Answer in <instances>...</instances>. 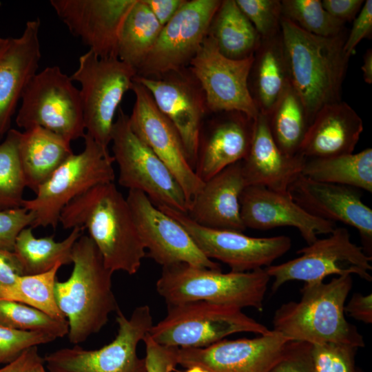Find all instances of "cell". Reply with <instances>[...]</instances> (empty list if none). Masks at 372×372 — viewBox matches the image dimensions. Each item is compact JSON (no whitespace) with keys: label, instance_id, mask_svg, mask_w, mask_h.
I'll return each mask as SVG.
<instances>
[{"label":"cell","instance_id":"cell-1","mask_svg":"<svg viewBox=\"0 0 372 372\" xmlns=\"http://www.w3.org/2000/svg\"><path fill=\"white\" fill-rule=\"evenodd\" d=\"M59 223L65 229H87L113 273L135 274L146 255L127 199L114 182L98 185L72 200L62 210Z\"/></svg>","mask_w":372,"mask_h":372},{"label":"cell","instance_id":"cell-2","mask_svg":"<svg viewBox=\"0 0 372 372\" xmlns=\"http://www.w3.org/2000/svg\"><path fill=\"white\" fill-rule=\"evenodd\" d=\"M280 34L290 84L311 124L319 110L342 101L349 59L344 51L346 37L344 33L329 37L312 34L283 17Z\"/></svg>","mask_w":372,"mask_h":372},{"label":"cell","instance_id":"cell-3","mask_svg":"<svg viewBox=\"0 0 372 372\" xmlns=\"http://www.w3.org/2000/svg\"><path fill=\"white\" fill-rule=\"evenodd\" d=\"M72 263L70 276L56 282L54 293L68 323L69 342L78 344L101 331L119 308L112 289L114 273L87 235L82 234L74 243Z\"/></svg>","mask_w":372,"mask_h":372},{"label":"cell","instance_id":"cell-4","mask_svg":"<svg viewBox=\"0 0 372 372\" xmlns=\"http://www.w3.org/2000/svg\"><path fill=\"white\" fill-rule=\"evenodd\" d=\"M352 287L351 275L335 277L327 283L304 284L299 301L283 303L276 310L272 330L311 344L334 342L364 347L363 336L344 316Z\"/></svg>","mask_w":372,"mask_h":372},{"label":"cell","instance_id":"cell-5","mask_svg":"<svg viewBox=\"0 0 372 372\" xmlns=\"http://www.w3.org/2000/svg\"><path fill=\"white\" fill-rule=\"evenodd\" d=\"M270 279L265 269L223 273L221 269L177 263L163 267L156 287L167 305L203 300L262 311Z\"/></svg>","mask_w":372,"mask_h":372},{"label":"cell","instance_id":"cell-6","mask_svg":"<svg viewBox=\"0 0 372 372\" xmlns=\"http://www.w3.org/2000/svg\"><path fill=\"white\" fill-rule=\"evenodd\" d=\"M84 148L68 157L37 189L35 197L24 200L23 207L32 213L30 227L56 228L62 210L72 200L92 187L113 183L115 178L112 155L85 134Z\"/></svg>","mask_w":372,"mask_h":372},{"label":"cell","instance_id":"cell-7","mask_svg":"<svg viewBox=\"0 0 372 372\" xmlns=\"http://www.w3.org/2000/svg\"><path fill=\"white\" fill-rule=\"evenodd\" d=\"M167 307L165 318L154 324L148 333L165 346L203 348L236 333L265 335L271 331L236 307L203 300Z\"/></svg>","mask_w":372,"mask_h":372},{"label":"cell","instance_id":"cell-8","mask_svg":"<svg viewBox=\"0 0 372 372\" xmlns=\"http://www.w3.org/2000/svg\"><path fill=\"white\" fill-rule=\"evenodd\" d=\"M111 143L118 167V183L143 192L153 204L187 214L189 205L180 184L164 163L132 130L129 116L118 110Z\"/></svg>","mask_w":372,"mask_h":372},{"label":"cell","instance_id":"cell-9","mask_svg":"<svg viewBox=\"0 0 372 372\" xmlns=\"http://www.w3.org/2000/svg\"><path fill=\"white\" fill-rule=\"evenodd\" d=\"M136 76V70L118 58H99L89 50L79 58L70 76L81 85L85 134L105 148L111 143L115 114Z\"/></svg>","mask_w":372,"mask_h":372},{"label":"cell","instance_id":"cell-10","mask_svg":"<svg viewBox=\"0 0 372 372\" xmlns=\"http://www.w3.org/2000/svg\"><path fill=\"white\" fill-rule=\"evenodd\" d=\"M15 121L24 130L41 127L70 142L83 138L80 90L59 66L47 67L27 85Z\"/></svg>","mask_w":372,"mask_h":372},{"label":"cell","instance_id":"cell-11","mask_svg":"<svg viewBox=\"0 0 372 372\" xmlns=\"http://www.w3.org/2000/svg\"><path fill=\"white\" fill-rule=\"evenodd\" d=\"M117 334L108 344L95 350L77 345L62 348L45 355L49 372H146L145 358L137 353L138 343L154 325L150 308L136 307L130 317L116 311Z\"/></svg>","mask_w":372,"mask_h":372},{"label":"cell","instance_id":"cell-12","mask_svg":"<svg viewBox=\"0 0 372 372\" xmlns=\"http://www.w3.org/2000/svg\"><path fill=\"white\" fill-rule=\"evenodd\" d=\"M299 257L265 268L273 279L271 291L276 292L285 282L298 280L305 284L323 282L331 275L355 274L371 282L372 256L362 247L352 242L344 227H335L329 236L319 239L296 252Z\"/></svg>","mask_w":372,"mask_h":372},{"label":"cell","instance_id":"cell-13","mask_svg":"<svg viewBox=\"0 0 372 372\" xmlns=\"http://www.w3.org/2000/svg\"><path fill=\"white\" fill-rule=\"evenodd\" d=\"M222 1L189 0L163 26L136 75L161 77L178 72L196 54Z\"/></svg>","mask_w":372,"mask_h":372},{"label":"cell","instance_id":"cell-14","mask_svg":"<svg viewBox=\"0 0 372 372\" xmlns=\"http://www.w3.org/2000/svg\"><path fill=\"white\" fill-rule=\"evenodd\" d=\"M254 54L243 59L223 55L207 36L189 63L192 76L202 90L207 109L214 112H236L255 119L259 111L249 87Z\"/></svg>","mask_w":372,"mask_h":372},{"label":"cell","instance_id":"cell-15","mask_svg":"<svg viewBox=\"0 0 372 372\" xmlns=\"http://www.w3.org/2000/svg\"><path fill=\"white\" fill-rule=\"evenodd\" d=\"M157 207L187 230L205 256L226 264L231 271L265 269L291 247V240L287 236L257 238L240 231L211 229L198 225L187 214L168 207Z\"/></svg>","mask_w":372,"mask_h":372},{"label":"cell","instance_id":"cell-16","mask_svg":"<svg viewBox=\"0 0 372 372\" xmlns=\"http://www.w3.org/2000/svg\"><path fill=\"white\" fill-rule=\"evenodd\" d=\"M126 199L145 250L156 263L221 269L218 263L203 254L177 220L156 207L143 192L130 189Z\"/></svg>","mask_w":372,"mask_h":372},{"label":"cell","instance_id":"cell-17","mask_svg":"<svg viewBox=\"0 0 372 372\" xmlns=\"http://www.w3.org/2000/svg\"><path fill=\"white\" fill-rule=\"evenodd\" d=\"M131 90L134 93L135 101L129 116L130 127L172 172L183 189L189 207L204 182L189 162L176 128L157 107L149 92L134 80Z\"/></svg>","mask_w":372,"mask_h":372},{"label":"cell","instance_id":"cell-18","mask_svg":"<svg viewBox=\"0 0 372 372\" xmlns=\"http://www.w3.org/2000/svg\"><path fill=\"white\" fill-rule=\"evenodd\" d=\"M291 340L273 330L254 338L222 340L203 348H178V364L209 372H270Z\"/></svg>","mask_w":372,"mask_h":372},{"label":"cell","instance_id":"cell-19","mask_svg":"<svg viewBox=\"0 0 372 372\" xmlns=\"http://www.w3.org/2000/svg\"><path fill=\"white\" fill-rule=\"evenodd\" d=\"M137 0H51L69 31L99 58H118L124 22Z\"/></svg>","mask_w":372,"mask_h":372},{"label":"cell","instance_id":"cell-20","mask_svg":"<svg viewBox=\"0 0 372 372\" xmlns=\"http://www.w3.org/2000/svg\"><path fill=\"white\" fill-rule=\"evenodd\" d=\"M181 72L157 78L136 75L134 80L149 92L157 107L174 126L194 169L207 106L198 83Z\"/></svg>","mask_w":372,"mask_h":372},{"label":"cell","instance_id":"cell-21","mask_svg":"<svg viewBox=\"0 0 372 372\" xmlns=\"http://www.w3.org/2000/svg\"><path fill=\"white\" fill-rule=\"evenodd\" d=\"M287 192L311 216L354 227L362 240L364 251L371 253L372 209L362 201L359 189L316 181L300 174L289 186Z\"/></svg>","mask_w":372,"mask_h":372},{"label":"cell","instance_id":"cell-22","mask_svg":"<svg viewBox=\"0 0 372 372\" xmlns=\"http://www.w3.org/2000/svg\"><path fill=\"white\" fill-rule=\"evenodd\" d=\"M240 216L245 228L269 230L293 227L310 245L318 234H329L335 223L314 217L300 207L289 196L261 185H248L240 198Z\"/></svg>","mask_w":372,"mask_h":372},{"label":"cell","instance_id":"cell-23","mask_svg":"<svg viewBox=\"0 0 372 372\" xmlns=\"http://www.w3.org/2000/svg\"><path fill=\"white\" fill-rule=\"evenodd\" d=\"M39 18L27 21L22 34L8 38L0 52V141L10 130L17 104L41 57Z\"/></svg>","mask_w":372,"mask_h":372},{"label":"cell","instance_id":"cell-24","mask_svg":"<svg viewBox=\"0 0 372 372\" xmlns=\"http://www.w3.org/2000/svg\"><path fill=\"white\" fill-rule=\"evenodd\" d=\"M246 186L240 161L203 183L187 215L205 227L243 232L240 198Z\"/></svg>","mask_w":372,"mask_h":372},{"label":"cell","instance_id":"cell-25","mask_svg":"<svg viewBox=\"0 0 372 372\" xmlns=\"http://www.w3.org/2000/svg\"><path fill=\"white\" fill-rule=\"evenodd\" d=\"M305 158L289 156L281 151L270 132L267 116L259 112L254 120L249 152L241 161L247 186L261 185L287 192L289 186L302 174Z\"/></svg>","mask_w":372,"mask_h":372},{"label":"cell","instance_id":"cell-26","mask_svg":"<svg viewBox=\"0 0 372 372\" xmlns=\"http://www.w3.org/2000/svg\"><path fill=\"white\" fill-rule=\"evenodd\" d=\"M224 113L200 141L194 171L203 182L243 160L251 145L255 119L240 112Z\"/></svg>","mask_w":372,"mask_h":372},{"label":"cell","instance_id":"cell-27","mask_svg":"<svg viewBox=\"0 0 372 372\" xmlns=\"http://www.w3.org/2000/svg\"><path fill=\"white\" fill-rule=\"evenodd\" d=\"M363 131V122L347 103L327 105L313 117L299 154L304 158L353 153Z\"/></svg>","mask_w":372,"mask_h":372},{"label":"cell","instance_id":"cell-28","mask_svg":"<svg viewBox=\"0 0 372 372\" xmlns=\"http://www.w3.org/2000/svg\"><path fill=\"white\" fill-rule=\"evenodd\" d=\"M290 85L280 32L261 39L254 54L249 87L260 113L267 116Z\"/></svg>","mask_w":372,"mask_h":372},{"label":"cell","instance_id":"cell-29","mask_svg":"<svg viewBox=\"0 0 372 372\" xmlns=\"http://www.w3.org/2000/svg\"><path fill=\"white\" fill-rule=\"evenodd\" d=\"M70 141L41 127L21 132L19 154L26 187L34 193L72 154Z\"/></svg>","mask_w":372,"mask_h":372},{"label":"cell","instance_id":"cell-30","mask_svg":"<svg viewBox=\"0 0 372 372\" xmlns=\"http://www.w3.org/2000/svg\"><path fill=\"white\" fill-rule=\"evenodd\" d=\"M219 52L231 59H243L254 54L261 38L237 5L236 0H223L209 30Z\"/></svg>","mask_w":372,"mask_h":372},{"label":"cell","instance_id":"cell-31","mask_svg":"<svg viewBox=\"0 0 372 372\" xmlns=\"http://www.w3.org/2000/svg\"><path fill=\"white\" fill-rule=\"evenodd\" d=\"M302 175L316 181L372 192V149L358 153L305 158Z\"/></svg>","mask_w":372,"mask_h":372},{"label":"cell","instance_id":"cell-32","mask_svg":"<svg viewBox=\"0 0 372 372\" xmlns=\"http://www.w3.org/2000/svg\"><path fill=\"white\" fill-rule=\"evenodd\" d=\"M83 231L74 227L65 238L56 241L53 235L37 238L32 227L23 229L16 239L13 250L23 267V275L42 273L58 264H71L74 245Z\"/></svg>","mask_w":372,"mask_h":372},{"label":"cell","instance_id":"cell-33","mask_svg":"<svg viewBox=\"0 0 372 372\" xmlns=\"http://www.w3.org/2000/svg\"><path fill=\"white\" fill-rule=\"evenodd\" d=\"M163 26L143 0H137L121 32L118 59L137 70L154 45Z\"/></svg>","mask_w":372,"mask_h":372},{"label":"cell","instance_id":"cell-34","mask_svg":"<svg viewBox=\"0 0 372 372\" xmlns=\"http://www.w3.org/2000/svg\"><path fill=\"white\" fill-rule=\"evenodd\" d=\"M266 116L271 136L281 151L289 156L299 154L310 122L301 99L291 84Z\"/></svg>","mask_w":372,"mask_h":372},{"label":"cell","instance_id":"cell-35","mask_svg":"<svg viewBox=\"0 0 372 372\" xmlns=\"http://www.w3.org/2000/svg\"><path fill=\"white\" fill-rule=\"evenodd\" d=\"M61 266L58 264L42 273L18 276L12 284L0 287V298L28 305L58 320H66L58 307L54 293L56 274Z\"/></svg>","mask_w":372,"mask_h":372},{"label":"cell","instance_id":"cell-36","mask_svg":"<svg viewBox=\"0 0 372 372\" xmlns=\"http://www.w3.org/2000/svg\"><path fill=\"white\" fill-rule=\"evenodd\" d=\"M21 132L10 129L0 143V210L23 207L26 188L19 154Z\"/></svg>","mask_w":372,"mask_h":372},{"label":"cell","instance_id":"cell-37","mask_svg":"<svg viewBox=\"0 0 372 372\" xmlns=\"http://www.w3.org/2000/svg\"><path fill=\"white\" fill-rule=\"evenodd\" d=\"M282 17L303 30L320 37H333L343 33L344 23L329 14L320 0H282Z\"/></svg>","mask_w":372,"mask_h":372},{"label":"cell","instance_id":"cell-38","mask_svg":"<svg viewBox=\"0 0 372 372\" xmlns=\"http://www.w3.org/2000/svg\"><path fill=\"white\" fill-rule=\"evenodd\" d=\"M0 323L19 330L45 333L56 339L68 333L67 320H58L28 305L2 298Z\"/></svg>","mask_w":372,"mask_h":372},{"label":"cell","instance_id":"cell-39","mask_svg":"<svg viewBox=\"0 0 372 372\" xmlns=\"http://www.w3.org/2000/svg\"><path fill=\"white\" fill-rule=\"evenodd\" d=\"M261 39L280 32L281 2L278 0H236Z\"/></svg>","mask_w":372,"mask_h":372},{"label":"cell","instance_id":"cell-40","mask_svg":"<svg viewBox=\"0 0 372 372\" xmlns=\"http://www.w3.org/2000/svg\"><path fill=\"white\" fill-rule=\"evenodd\" d=\"M358 349L334 342L311 344V355L315 372H358L355 366Z\"/></svg>","mask_w":372,"mask_h":372},{"label":"cell","instance_id":"cell-41","mask_svg":"<svg viewBox=\"0 0 372 372\" xmlns=\"http://www.w3.org/2000/svg\"><path fill=\"white\" fill-rule=\"evenodd\" d=\"M41 332L19 330L0 323V364H8L25 350L55 340Z\"/></svg>","mask_w":372,"mask_h":372},{"label":"cell","instance_id":"cell-42","mask_svg":"<svg viewBox=\"0 0 372 372\" xmlns=\"http://www.w3.org/2000/svg\"><path fill=\"white\" fill-rule=\"evenodd\" d=\"M34 219L32 213L23 207L0 210V249L13 251L18 235L31 227Z\"/></svg>","mask_w":372,"mask_h":372},{"label":"cell","instance_id":"cell-43","mask_svg":"<svg viewBox=\"0 0 372 372\" xmlns=\"http://www.w3.org/2000/svg\"><path fill=\"white\" fill-rule=\"evenodd\" d=\"M145 344L146 372H172L178 365V347L162 345L149 334L143 340Z\"/></svg>","mask_w":372,"mask_h":372},{"label":"cell","instance_id":"cell-44","mask_svg":"<svg viewBox=\"0 0 372 372\" xmlns=\"http://www.w3.org/2000/svg\"><path fill=\"white\" fill-rule=\"evenodd\" d=\"M310 343L291 340L282 359L270 372H315Z\"/></svg>","mask_w":372,"mask_h":372},{"label":"cell","instance_id":"cell-45","mask_svg":"<svg viewBox=\"0 0 372 372\" xmlns=\"http://www.w3.org/2000/svg\"><path fill=\"white\" fill-rule=\"evenodd\" d=\"M372 32V0L364 1L361 10L353 20V26L346 38L344 51L350 57L355 51L357 45Z\"/></svg>","mask_w":372,"mask_h":372},{"label":"cell","instance_id":"cell-46","mask_svg":"<svg viewBox=\"0 0 372 372\" xmlns=\"http://www.w3.org/2000/svg\"><path fill=\"white\" fill-rule=\"evenodd\" d=\"M363 0H323L324 10L335 19L345 23L354 19L361 10Z\"/></svg>","mask_w":372,"mask_h":372},{"label":"cell","instance_id":"cell-47","mask_svg":"<svg viewBox=\"0 0 372 372\" xmlns=\"http://www.w3.org/2000/svg\"><path fill=\"white\" fill-rule=\"evenodd\" d=\"M22 275L23 267L14 252L0 249V287L12 284Z\"/></svg>","mask_w":372,"mask_h":372},{"label":"cell","instance_id":"cell-48","mask_svg":"<svg viewBox=\"0 0 372 372\" xmlns=\"http://www.w3.org/2000/svg\"><path fill=\"white\" fill-rule=\"evenodd\" d=\"M344 312L355 319L366 324L372 323V295L354 293L344 306Z\"/></svg>","mask_w":372,"mask_h":372},{"label":"cell","instance_id":"cell-49","mask_svg":"<svg viewBox=\"0 0 372 372\" xmlns=\"http://www.w3.org/2000/svg\"><path fill=\"white\" fill-rule=\"evenodd\" d=\"M162 26L177 12L186 0H143Z\"/></svg>","mask_w":372,"mask_h":372},{"label":"cell","instance_id":"cell-50","mask_svg":"<svg viewBox=\"0 0 372 372\" xmlns=\"http://www.w3.org/2000/svg\"><path fill=\"white\" fill-rule=\"evenodd\" d=\"M43 360L39 353L38 347H33L1 368L0 372H30L37 364Z\"/></svg>","mask_w":372,"mask_h":372},{"label":"cell","instance_id":"cell-51","mask_svg":"<svg viewBox=\"0 0 372 372\" xmlns=\"http://www.w3.org/2000/svg\"><path fill=\"white\" fill-rule=\"evenodd\" d=\"M362 76L365 83L367 84L372 83V50L368 49L364 56L363 63L361 67Z\"/></svg>","mask_w":372,"mask_h":372},{"label":"cell","instance_id":"cell-52","mask_svg":"<svg viewBox=\"0 0 372 372\" xmlns=\"http://www.w3.org/2000/svg\"><path fill=\"white\" fill-rule=\"evenodd\" d=\"M30 372H47L44 360L37 364Z\"/></svg>","mask_w":372,"mask_h":372},{"label":"cell","instance_id":"cell-53","mask_svg":"<svg viewBox=\"0 0 372 372\" xmlns=\"http://www.w3.org/2000/svg\"><path fill=\"white\" fill-rule=\"evenodd\" d=\"M185 372H209L207 370L198 366H193L189 368H187V370Z\"/></svg>","mask_w":372,"mask_h":372},{"label":"cell","instance_id":"cell-54","mask_svg":"<svg viewBox=\"0 0 372 372\" xmlns=\"http://www.w3.org/2000/svg\"><path fill=\"white\" fill-rule=\"evenodd\" d=\"M7 41H8V39L0 37V52L5 47L6 44L7 43Z\"/></svg>","mask_w":372,"mask_h":372},{"label":"cell","instance_id":"cell-55","mask_svg":"<svg viewBox=\"0 0 372 372\" xmlns=\"http://www.w3.org/2000/svg\"><path fill=\"white\" fill-rule=\"evenodd\" d=\"M358 372H361V371H358Z\"/></svg>","mask_w":372,"mask_h":372}]
</instances>
